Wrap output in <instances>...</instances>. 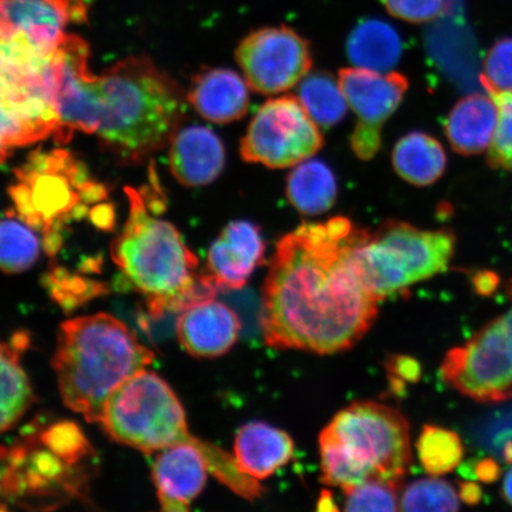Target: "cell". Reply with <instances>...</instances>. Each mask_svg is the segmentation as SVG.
<instances>
[{
	"label": "cell",
	"instance_id": "obj_11",
	"mask_svg": "<svg viewBox=\"0 0 512 512\" xmlns=\"http://www.w3.org/2000/svg\"><path fill=\"white\" fill-rule=\"evenodd\" d=\"M235 56L249 87L264 95L298 86L312 68L310 42L285 25L252 31Z\"/></svg>",
	"mask_w": 512,
	"mask_h": 512
},
{
	"label": "cell",
	"instance_id": "obj_35",
	"mask_svg": "<svg viewBox=\"0 0 512 512\" xmlns=\"http://www.w3.org/2000/svg\"><path fill=\"white\" fill-rule=\"evenodd\" d=\"M387 369L396 386H403V383H415L420 380L422 369L415 358L403 355H395L389 358Z\"/></svg>",
	"mask_w": 512,
	"mask_h": 512
},
{
	"label": "cell",
	"instance_id": "obj_2",
	"mask_svg": "<svg viewBox=\"0 0 512 512\" xmlns=\"http://www.w3.org/2000/svg\"><path fill=\"white\" fill-rule=\"evenodd\" d=\"M130 215L112 243V259L134 290L144 294L151 315L182 312L220 291L174 224L151 215L142 194L127 189Z\"/></svg>",
	"mask_w": 512,
	"mask_h": 512
},
{
	"label": "cell",
	"instance_id": "obj_25",
	"mask_svg": "<svg viewBox=\"0 0 512 512\" xmlns=\"http://www.w3.org/2000/svg\"><path fill=\"white\" fill-rule=\"evenodd\" d=\"M22 343L0 341V433L14 426L34 401L29 377L21 366Z\"/></svg>",
	"mask_w": 512,
	"mask_h": 512
},
{
	"label": "cell",
	"instance_id": "obj_28",
	"mask_svg": "<svg viewBox=\"0 0 512 512\" xmlns=\"http://www.w3.org/2000/svg\"><path fill=\"white\" fill-rule=\"evenodd\" d=\"M27 222L0 221V271L10 274L29 270L41 253V241Z\"/></svg>",
	"mask_w": 512,
	"mask_h": 512
},
{
	"label": "cell",
	"instance_id": "obj_22",
	"mask_svg": "<svg viewBox=\"0 0 512 512\" xmlns=\"http://www.w3.org/2000/svg\"><path fill=\"white\" fill-rule=\"evenodd\" d=\"M401 54L399 32L379 18L363 19L348 37L347 56L356 68L389 73L399 63Z\"/></svg>",
	"mask_w": 512,
	"mask_h": 512
},
{
	"label": "cell",
	"instance_id": "obj_38",
	"mask_svg": "<svg viewBox=\"0 0 512 512\" xmlns=\"http://www.w3.org/2000/svg\"><path fill=\"white\" fill-rule=\"evenodd\" d=\"M472 284L479 296L489 297L501 285V278L495 272L480 271L473 275Z\"/></svg>",
	"mask_w": 512,
	"mask_h": 512
},
{
	"label": "cell",
	"instance_id": "obj_20",
	"mask_svg": "<svg viewBox=\"0 0 512 512\" xmlns=\"http://www.w3.org/2000/svg\"><path fill=\"white\" fill-rule=\"evenodd\" d=\"M294 456L290 435L265 422H249L236 434L234 457L240 469L255 479L271 477Z\"/></svg>",
	"mask_w": 512,
	"mask_h": 512
},
{
	"label": "cell",
	"instance_id": "obj_37",
	"mask_svg": "<svg viewBox=\"0 0 512 512\" xmlns=\"http://www.w3.org/2000/svg\"><path fill=\"white\" fill-rule=\"evenodd\" d=\"M472 475L479 482L495 483L502 475V466L498 464L494 457H486L473 464Z\"/></svg>",
	"mask_w": 512,
	"mask_h": 512
},
{
	"label": "cell",
	"instance_id": "obj_26",
	"mask_svg": "<svg viewBox=\"0 0 512 512\" xmlns=\"http://www.w3.org/2000/svg\"><path fill=\"white\" fill-rule=\"evenodd\" d=\"M297 98L320 127L338 125L348 112V102L341 85L329 73L307 74L298 85Z\"/></svg>",
	"mask_w": 512,
	"mask_h": 512
},
{
	"label": "cell",
	"instance_id": "obj_32",
	"mask_svg": "<svg viewBox=\"0 0 512 512\" xmlns=\"http://www.w3.org/2000/svg\"><path fill=\"white\" fill-rule=\"evenodd\" d=\"M497 106V126L488 149L491 168L512 172V89L488 92Z\"/></svg>",
	"mask_w": 512,
	"mask_h": 512
},
{
	"label": "cell",
	"instance_id": "obj_34",
	"mask_svg": "<svg viewBox=\"0 0 512 512\" xmlns=\"http://www.w3.org/2000/svg\"><path fill=\"white\" fill-rule=\"evenodd\" d=\"M393 17L409 23H427L438 18L446 8V0H382Z\"/></svg>",
	"mask_w": 512,
	"mask_h": 512
},
{
	"label": "cell",
	"instance_id": "obj_7",
	"mask_svg": "<svg viewBox=\"0 0 512 512\" xmlns=\"http://www.w3.org/2000/svg\"><path fill=\"white\" fill-rule=\"evenodd\" d=\"M456 243L450 229L425 230L387 221L356 247V266L364 285L382 302L445 272Z\"/></svg>",
	"mask_w": 512,
	"mask_h": 512
},
{
	"label": "cell",
	"instance_id": "obj_1",
	"mask_svg": "<svg viewBox=\"0 0 512 512\" xmlns=\"http://www.w3.org/2000/svg\"><path fill=\"white\" fill-rule=\"evenodd\" d=\"M369 235L337 216L300 224L278 241L262 290L268 347L330 355L361 341L380 304L355 261L356 247Z\"/></svg>",
	"mask_w": 512,
	"mask_h": 512
},
{
	"label": "cell",
	"instance_id": "obj_43",
	"mask_svg": "<svg viewBox=\"0 0 512 512\" xmlns=\"http://www.w3.org/2000/svg\"><path fill=\"white\" fill-rule=\"evenodd\" d=\"M0 510H6V508H5V507H3V505H2V504H0Z\"/></svg>",
	"mask_w": 512,
	"mask_h": 512
},
{
	"label": "cell",
	"instance_id": "obj_24",
	"mask_svg": "<svg viewBox=\"0 0 512 512\" xmlns=\"http://www.w3.org/2000/svg\"><path fill=\"white\" fill-rule=\"evenodd\" d=\"M392 163L403 181L415 187H428L445 174L447 156L443 145L430 134L411 132L396 143Z\"/></svg>",
	"mask_w": 512,
	"mask_h": 512
},
{
	"label": "cell",
	"instance_id": "obj_42",
	"mask_svg": "<svg viewBox=\"0 0 512 512\" xmlns=\"http://www.w3.org/2000/svg\"><path fill=\"white\" fill-rule=\"evenodd\" d=\"M505 292H507L508 297L512 302V278L508 281L507 286H505Z\"/></svg>",
	"mask_w": 512,
	"mask_h": 512
},
{
	"label": "cell",
	"instance_id": "obj_40",
	"mask_svg": "<svg viewBox=\"0 0 512 512\" xmlns=\"http://www.w3.org/2000/svg\"><path fill=\"white\" fill-rule=\"evenodd\" d=\"M502 497L512 507V467L505 475L502 485Z\"/></svg>",
	"mask_w": 512,
	"mask_h": 512
},
{
	"label": "cell",
	"instance_id": "obj_19",
	"mask_svg": "<svg viewBox=\"0 0 512 512\" xmlns=\"http://www.w3.org/2000/svg\"><path fill=\"white\" fill-rule=\"evenodd\" d=\"M68 23L59 9L41 0H0V36L27 38L46 53L59 46Z\"/></svg>",
	"mask_w": 512,
	"mask_h": 512
},
{
	"label": "cell",
	"instance_id": "obj_3",
	"mask_svg": "<svg viewBox=\"0 0 512 512\" xmlns=\"http://www.w3.org/2000/svg\"><path fill=\"white\" fill-rule=\"evenodd\" d=\"M152 361V351L123 322L98 313L61 324L53 368L64 405L100 422L114 389Z\"/></svg>",
	"mask_w": 512,
	"mask_h": 512
},
{
	"label": "cell",
	"instance_id": "obj_39",
	"mask_svg": "<svg viewBox=\"0 0 512 512\" xmlns=\"http://www.w3.org/2000/svg\"><path fill=\"white\" fill-rule=\"evenodd\" d=\"M458 494L460 501L467 505H477L483 499V490L475 482L460 483Z\"/></svg>",
	"mask_w": 512,
	"mask_h": 512
},
{
	"label": "cell",
	"instance_id": "obj_14",
	"mask_svg": "<svg viewBox=\"0 0 512 512\" xmlns=\"http://www.w3.org/2000/svg\"><path fill=\"white\" fill-rule=\"evenodd\" d=\"M265 252L260 227L249 221L230 222L209 249L208 274L220 290H240L265 264Z\"/></svg>",
	"mask_w": 512,
	"mask_h": 512
},
{
	"label": "cell",
	"instance_id": "obj_13",
	"mask_svg": "<svg viewBox=\"0 0 512 512\" xmlns=\"http://www.w3.org/2000/svg\"><path fill=\"white\" fill-rule=\"evenodd\" d=\"M89 47L82 38L66 34L54 51L55 101L59 115L56 139L67 143L75 131L96 133L101 123L99 76L88 66Z\"/></svg>",
	"mask_w": 512,
	"mask_h": 512
},
{
	"label": "cell",
	"instance_id": "obj_6",
	"mask_svg": "<svg viewBox=\"0 0 512 512\" xmlns=\"http://www.w3.org/2000/svg\"><path fill=\"white\" fill-rule=\"evenodd\" d=\"M16 175L10 195L19 219L42 233L50 255L59 251L64 224L105 198L104 187L92 182L67 151L34 153Z\"/></svg>",
	"mask_w": 512,
	"mask_h": 512
},
{
	"label": "cell",
	"instance_id": "obj_27",
	"mask_svg": "<svg viewBox=\"0 0 512 512\" xmlns=\"http://www.w3.org/2000/svg\"><path fill=\"white\" fill-rule=\"evenodd\" d=\"M416 451L422 469L433 477L444 476L457 469L464 459V444L456 432L426 425L422 428Z\"/></svg>",
	"mask_w": 512,
	"mask_h": 512
},
{
	"label": "cell",
	"instance_id": "obj_29",
	"mask_svg": "<svg viewBox=\"0 0 512 512\" xmlns=\"http://www.w3.org/2000/svg\"><path fill=\"white\" fill-rule=\"evenodd\" d=\"M460 498L444 479L422 478L408 485L400 497V511H458Z\"/></svg>",
	"mask_w": 512,
	"mask_h": 512
},
{
	"label": "cell",
	"instance_id": "obj_9",
	"mask_svg": "<svg viewBox=\"0 0 512 512\" xmlns=\"http://www.w3.org/2000/svg\"><path fill=\"white\" fill-rule=\"evenodd\" d=\"M440 376L458 393L480 403L512 399V324L507 315L483 326L463 347L447 352Z\"/></svg>",
	"mask_w": 512,
	"mask_h": 512
},
{
	"label": "cell",
	"instance_id": "obj_33",
	"mask_svg": "<svg viewBox=\"0 0 512 512\" xmlns=\"http://www.w3.org/2000/svg\"><path fill=\"white\" fill-rule=\"evenodd\" d=\"M480 80L488 92L511 91L512 37L497 41L490 49L485 57Z\"/></svg>",
	"mask_w": 512,
	"mask_h": 512
},
{
	"label": "cell",
	"instance_id": "obj_5",
	"mask_svg": "<svg viewBox=\"0 0 512 512\" xmlns=\"http://www.w3.org/2000/svg\"><path fill=\"white\" fill-rule=\"evenodd\" d=\"M322 482L348 494L371 479L402 486L413 463L405 415L374 401L339 412L319 437Z\"/></svg>",
	"mask_w": 512,
	"mask_h": 512
},
{
	"label": "cell",
	"instance_id": "obj_10",
	"mask_svg": "<svg viewBox=\"0 0 512 512\" xmlns=\"http://www.w3.org/2000/svg\"><path fill=\"white\" fill-rule=\"evenodd\" d=\"M324 145L319 126L297 96L265 102L241 139L240 155L247 163L268 169L292 168L315 156Z\"/></svg>",
	"mask_w": 512,
	"mask_h": 512
},
{
	"label": "cell",
	"instance_id": "obj_23",
	"mask_svg": "<svg viewBox=\"0 0 512 512\" xmlns=\"http://www.w3.org/2000/svg\"><path fill=\"white\" fill-rule=\"evenodd\" d=\"M285 191L288 202L300 214L318 216L335 206L337 179L322 160L307 159L288 174Z\"/></svg>",
	"mask_w": 512,
	"mask_h": 512
},
{
	"label": "cell",
	"instance_id": "obj_15",
	"mask_svg": "<svg viewBox=\"0 0 512 512\" xmlns=\"http://www.w3.org/2000/svg\"><path fill=\"white\" fill-rule=\"evenodd\" d=\"M210 444H182L159 451L152 465L162 509L170 512L188 511L207 483L208 465L203 457Z\"/></svg>",
	"mask_w": 512,
	"mask_h": 512
},
{
	"label": "cell",
	"instance_id": "obj_36",
	"mask_svg": "<svg viewBox=\"0 0 512 512\" xmlns=\"http://www.w3.org/2000/svg\"><path fill=\"white\" fill-rule=\"evenodd\" d=\"M59 9L68 22L85 23L87 21L88 6L86 0H41Z\"/></svg>",
	"mask_w": 512,
	"mask_h": 512
},
{
	"label": "cell",
	"instance_id": "obj_18",
	"mask_svg": "<svg viewBox=\"0 0 512 512\" xmlns=\"http://www.w3.org/2000/svg\"><path fill=\"white\" fill-rule=\"evenodd\" d=\"M249 85L232 69L211 68L192 79L188 100L210 123L227 125L245 117L251 104Z\"/></svg>",
	"mask_w": 512,
	"mask_h": 512
},
{
	"label": "cell",
	"instance_id": "obj_21",
	"mask_svg": "<svg viewBox=\"0 0 512 512\" xmlns=\"http://www.w3.org/2000/svg\"><path fill=\"white\" fill-rule=\"evenodd\" d=\"M497 106L490 95L472 94L448 113L445 132L454 151L475 156L488 151L497 126Z\"/></svg>",
	"mask_w": 512,
	"mask_h": 512
},
{
	"label": "cell",
	"instance_id": "obj_17",
	"mask_svg": "<svg viewBox=\"0 0 512 512\" xmlns=\"http://www.w3.org/2000/svg\"><path fill=\"white\" fill-rule=\"evenodd\" d=\"M169 162L172 175L187 187H203L216 181L226 165V149L214 131L189 126L171 139Z\"/></svg>",
	"mask_w": 512,
	"mask_h": 512
},
{
	"label": "cell",
	"instance_id": "obj_41",
	"mask_svg": "<svg viewBox=\"0 0 512 512\" xmlns=\"http://www.w3.org/2000/svg\"><path fill=\"white\" fill-rule=\"evenodd\" d=\"M319 510H338L336 505L334 504V498L330 495V492L324 491L322 492V497H320V501L318 504Z\"/></svg>",
	"mask_w": 512,
	"mask_h": 512
},
{
	"label": "cell",
	"instance_id": "obj_4",
	"mask_svg": "<svg viewBox=\"0 0 512 512\" xmlns=\"http://www.w3.org/2000/svg\"><path fill=\"white\" fill-rule=\"evenodd\" d=\"M99 134L124 162H142L178 131L185 112L177 83L147 57H127L99 76Z\"/></svg>",
	"mask_w": 512,
	"mask_h": 512
},
{
	"label": "cell",
	"instance_id": "obj_16",
	"mask_svg": "<svg viewBox=\"0 0 512 512\" xmlns=\"http://www.w3.org/2000/svg\"><path fill=\"white\" fill-rule=\"evenodd\" d=\"M177 337L183 349L197 358L219 357L238 341L241 322L229 306L208 299L181 312Z\"/></svg>",
	"mask_w": 512,
	"mask_h": 512
},
{
	"label": "cell",
	"instance_id": "obj_31",
	"mask_svg": "<svg viewBox=\"0 0 512 512\" xmlns=\"http://www.w3.org/2000/svg\"><path fill=\"white\" fill-rule=\"evenodd\" d=\"M401 489L402 486L384 482V480H368L345 494L347 501H345L344 510L349 512L399 511Z\"/></svg>",
	"mask_w": 512,
	"mask_h": 512
},
{
	"label": "cell",
	"instance_id": "obj_8",
	"mask_svg": "<svg viewBox=\"0 0 512 512\" xmlns=\"http://www.w3.org/2000/svg\"><path fill=\"white\" fill-rule=\"evenodd\" d=\"M100 424L117 443L147 454L176 445H200L202 441L189 433L187 416L174 390L146 369L114 389Z\"/></svg>",
	"mask_w": 512,
	"mask_h": 512
},
{
	"label": "cell",
	"instance_id": "obj_30",
	"mask_svg": "<svg viewBox=\"0 0 512 512\" xmlns=\"http://www.w3.org/2000/svg\"><path fill=\"white\" fill-rule=\"evenodd\" d=\"M471 438L480 450L512 465V403L480 419L473 427Z\"/></svg>",
	"mask_w": 512,
	"mask_h": 512
},
{
	"label": "cell",
	"instance_id": "obj_12",
	"mask_svg": "<svg viewBox=\"0 0 512 512\" xmlns=\"http://www.w3.org/2000/svg\"><path fill=\"white\" fill-rule=\"evenodd\" d=\"M338 81L357 118L351 150L367 162L380 151L382 128L405 99L409 81L398 72L379 73L356 67L339 70Z\"/></svg>",
	"mask_w": 512,
	"mask_h": 512
}]
</instances>
